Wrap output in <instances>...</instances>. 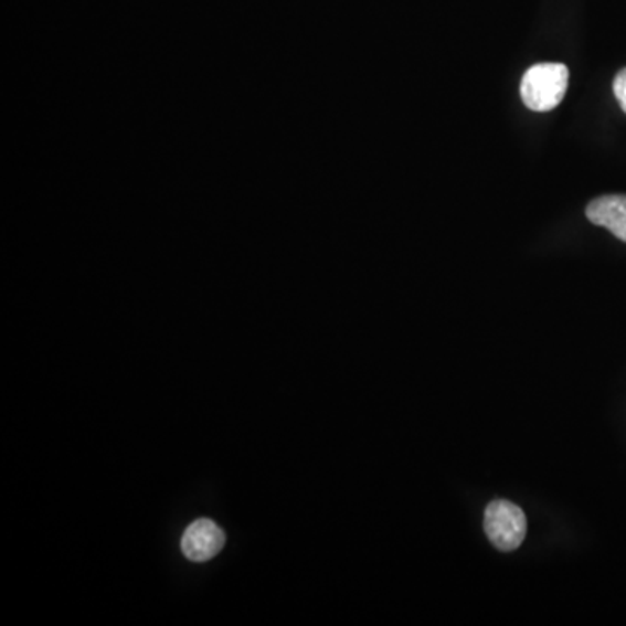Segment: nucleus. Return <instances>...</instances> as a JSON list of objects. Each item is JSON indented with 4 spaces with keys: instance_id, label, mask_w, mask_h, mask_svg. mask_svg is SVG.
<instances>
[{
    "instance_id": "f257e3e1",
    "label": "nucleus",
    "mask_w": 626,
    "mask_h": 626,
    "mask_svg": "<svg viewBox=\"0 0 626 626\" xmlns=\"http://www.w3.org/2000/svg\"><path fill=\"white\" fill-rule=\"evenodd\" d=\"M570 70L562 63L531 66L520 83V96L532 112H550L561 105L567 93Z\"/></svg>"
},
{
    "instance_id": "f03ea898",
    "label": "nucleus",
    "mask_w": 626,
    "mask_h": 626,
    "mask_svg": "<svg viewBox=\"0 0 626 626\" xmlns=\"http://www.w3.org/2000/svg\"><path fill=\"white\" fill-rule=\"evenodd\" d=\"M484 529L496 549L501 552H513L524 541L528 520L517 505L507 500H496L487 505Z\"/></svg>"
},
{
    "instance_id": "7ed1b4c3",
    "label": "nucleus",
    "mask_w": 626,
    "mask_h": 626,
    "mask_svg": "<svg viewBox=\"0 0 626 626\" xmlns=\"http://www.w3.org/2000/svg\"><path fill=\"white\" fill-rule=\"evenodd\" d=\"M223 544H225V532L217 528L213 520L201 519L195 520L184 531L181 550L190 561L205 562L222 552Z\"/></svg>"
},
{
    "instance_id": "20e7f679",
    "label": "nucleus",
    "mask_w": 626,
    "mask_h": 626,
    "mask_svg": "<svg viewBox=\"0 0 626 626\" xmlns=\"http://www.w3.org/2000/svg\"><path fill=\"white\" fill-rule=\"evenodd\" d=\"M586 217L626 242V195H604L590 202Z\"/></svg>"
},
{
    "instance_id": "39448f33",
    "label": "nucleus",
    "mask_w": 626,
    "mask_h": 626,
    "mask_svg": "<svg viewBox=\"0 0 626 626\" xmlns=\"http://www.w3.org/2000/svg\"><path fill=\"white\" fill-rule=\"evenodd\" d=\"M614 96L618 99L619 107L626 114V68H623L616 78H614L613 84Z\"/></svg>"
}]
</instances>
